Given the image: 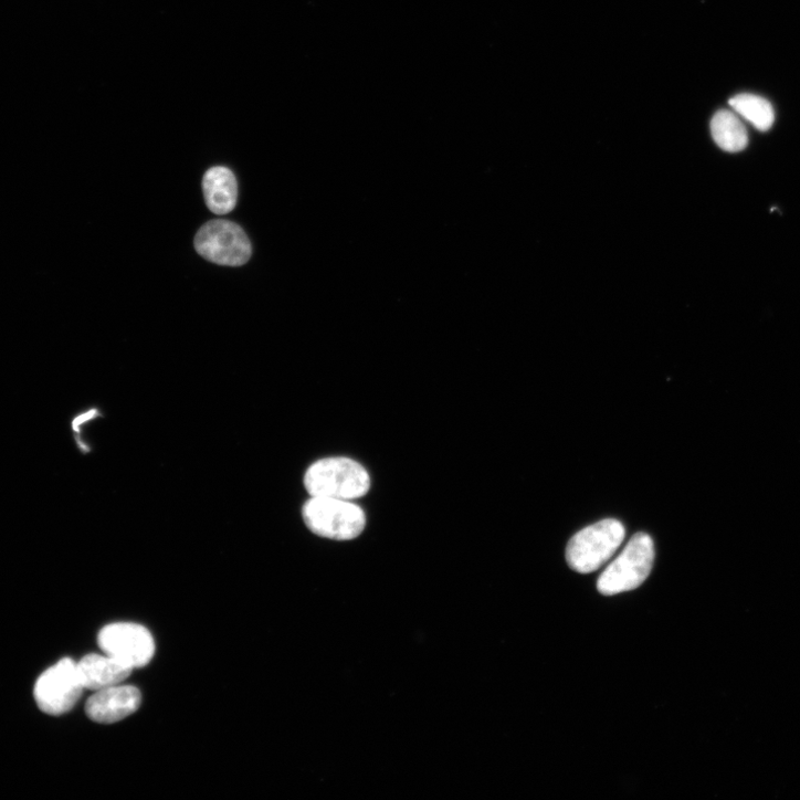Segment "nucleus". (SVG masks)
Segmentation results:
<instances>
[{
	"mask_svg": "<svg viewBox=\"0 0 800 800\" xmlns=\"http://www.w3.org/2000/svg\"><path fill=\"white\" fill-rule=\"evenodd\" d=\"M310 497L355 501L370 488L367 471L346 457L325 459L313 464L304 478Z\"/></svg>",
	"mask_w": 800,
	"mask_h": 800,
	"instance_id": "1",
	"label": "nucleus"
},
{
	"mask_svg": "<svg viewBox=\"0 0 800 800\" xmlns=\"http://www.w3.org/2000/svg\"><path fill=\"white\" fill-rule=\"evenodd\" d=\"M625 534L624 525L612 518L583 528L567 545L568 566L579 573H589L602 568L620 549Z\"/></svg>",
	"mask_w": 800,
	"mask_h": 800,
	"instance_id": "2",
	"label": "nucleus"
},
{
	"mask_svg": "<svg viewBox=\"0 0 800 800\" xmlns=\"http://www.w3.org/2000/svg\"><path fill=\"white\" fill-rule=\"evenodd\" d=\"M655 559L652 537L638 533L625 546L620 556L599 576L598 591L614 596L639 588L650 576Z\"/></svg>",
	"mask_w": 800,
	"mask_h": 800,
	"instance_id": "3",
	"label": "nucleus"
},
{
	"mask_svg": "<svg viewBox=\"0 0 800 800\" xmlns=\"http://www.w3.org/2000/svg\"><path fill=\"white\" fill-rule=\"evenodd\" d=\"M303 517L316 535L334 540H351L366 526L364 510L351 501L310 497L304 505Z\"/></svg>",
	"mask_w": 800,
	"mask_h": 800,
	"instance_id": "4",
	"label": "nucleus"
},
{
	"mask_svg": "<svg viewBox=\"0 0 800 800\" xmlns=\"http://www.w3.org/2000/svg\"><path fill=\"white\" fill-rule=\"evenodd\" d=\"M85 688L77 663L63 659L38 680L34 697L39 708L51 716L70 713L81 699Z\"/></svg>",
	"mask_w": 800,
	"mask_h": 800,
	"instance_id": "5",
	"label": "nucleus"
},
{
	"mask_svg": "<svg viewBox=\"0 0 800 800\" xmlns=\"http://www.w3.org/2000/svg\"><path fill=\"white\" fill-rule=\"evenodd\" d=\"M200 256L222 266H242L252 257V244L245 232L229 221H212L194 238Z\"/></svg>",
	"mask_w": 800,
	"mask_h": 800,
	"instance_id": "6",
	"label": "nucleus"
},
{
	"mask_svg": "<svg viewBox=\"0 0 800 800\" xmlns=\"http://www.w3.org/2000/svg\"><path fill=\"white\" fill-rule=\"evenodd\" d=\"M98 645L104 654L133 670L147 666L156 653L151 633L145 627L135 623H114L105 627L98 634Z\"/></svg>",
	"mask_w": 800,
	"mask_h": 800,
	"instance_id": "7",
	"label": "nucleus"
},
{
	"mask_svg": "<svg viewBox=\"0 0 800 800\" xmlns=\"http://www.w3.org/2000/svg\"><path fill=\"white\" fill-rule=\"evenodd\" d=\"M140 705V691L119 684L95 692L87 701L85 712L94 723L110 725L131 716Z\"/></svg>",
	"mask_w": 800,
	"mask_h": 800,
	"instance_id": "8",
	"label": "nucleus"
},
{
	"mask_svg": "<svg viewBox=\"0 0 800 800\" xmlns=\"http://www.w3.org/2000/svg\"><path fill=\"white\" fill-rule=\"evenodd\" d=\"M77 669L84 688L93 692L123 684L134 671L107 654L86 655Z\"/></svg>",
	"mask_w": 800,
	"mask_h": 800,
	"instance_id": "9",
	"label": "nucleus"
},
{
	"mask_svg": "<svg viewBox=\"0 0 800 800\" xmlns=\"http://www.w3.org/2000/svg\"><path fill=\"white\" fill-rule=\"evenodd\" d=\"M203 190L207 204L214 214L227 215L235 209L239 186L235 175L229 168H211L204 176Z\"/></svg>",
	"mask_w": 800,
	"mask_h": 800,
	"instance_id": "10",
	"label": "nucleus"
},
{
	"mask_svg": "<svg viewBox=\"0 0 800 800\" xmlns=\"http://www.w3.org/2000/svg\"><path fill=\"white\" fill-rule=\"evenodd\" d=\"M715 143L725 151H741L748 145V134L739 116L733 110H719L710 124Z\"/></svg>",
	"mask_w": 800,
	"mask_h": 800,
	"instance_id": "11",
	"label": "nucleus"
},
{
	"mask_svg": "<svg viewBox=\"0 0 800 800\" xmlns=\"http://www.w3.org/2000/svg\"><path fill=\"white\" fill-rule=\"evenodd\" d=\"M733 110L744 119L748 120L760 131L771 128L775 122V113L771 104L752 94H740L729 101Z\"/></svg>",
	"mask_w": 800,
	"mask_h": 800,
	"instance_id": "12",
	"label": "nucleus"
}]
</instances>
